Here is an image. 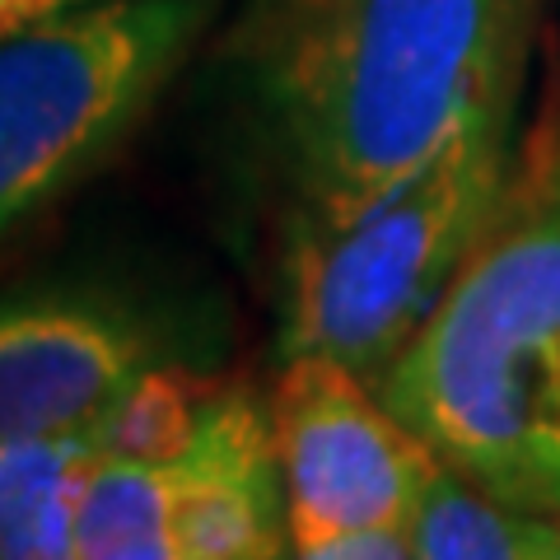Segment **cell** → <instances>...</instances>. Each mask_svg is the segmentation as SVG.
<instances>
[{"mask_svg":"<svg viewBox=\"0 0 560 560\" xmlns=\"http://www.w3.org/2000/svg\"><path fill=\"white\" fill-rule=\"evenodd\" d=\"M285 471L290 551L313 556L355 528H407L444 458L364 393V378L323 355L285 360L271 401Z\"/></svg>","mask_w":560,"mask_h":560,"instance_id":"8992f818","label":"cell"},{"mask_svg":"<svg viewBox=\"0 0 560 560\" xmlns=\"http://www.w3.org/2000/svg\"><path fill=\"white\" fill-rule=\"evenodd\" d=\"M168 467L178 560H267L290 551L285 471L271 407L220 378L191 444Z\"/></svg>","mask_w":560,"mask_h":560,"instance_id":"52a82bcc","label":"cell"},{"mask_svg":"<svg viewBox=\"0 0 560 560\" xmlns=\"http://www.w3.org/2000/svg\"><path fill=\"white\" fill-rule=\"evenodd\" d=\"M220 388L215 370L201 364H164L150 370L117 401V411L94 430V444L113 458L136 463H173L191 444L210 393Z\"/></svg>","mask_w":560,"mask_h":560,"instance_id":"8fae6325","label":"cell"},{"mask_svg":"<svg viewBox=\"0 0 560 560\" xmlns=\"http://www.w3.org/2000/svg\"><path fill=\"white\" fill-rule=\"evenodd\" d=\"M215 0H80L0 38V253L127 145Z\"/></svg>","mask_w":560,"mask_h":560,"instance_id":"277c9868","label":"cell"},{"mask_svg":"<svg viewBox=\"0 0 560 560\" xmlns=\"http://www.w3.org/2000/svg\"><path fill=\"white\" fill-rule=\"evenodd\" d=\"M94 463V440L0 444V560L75 556V510Z\"/></svg>","mask_w":560,"mask_h":560,"instance_id":"ba28073f","label":"cell"},{"mask_svg":"<svg viewBox=\"0 0 560 560\" xmlns=\"http://www.w3.org/2000/svg\"><path fill=\"white\" fill-rule=\"evenodd\" d=\"M510 131L514 113L467 117L355 220L276 253L280 360L323 355L378 388L510 197Z\"/></svg>","mask_w":560,"mask_h":560,"instance_id":"3957f363","label":"cell"},{"mask_svg":"<svg viewBox=\"0 0 560 560\" xmlns=\"http://www.w3.org/2000/svg\"><path fill=\"white\" fill-rule=\"evenodd\" d=\"M407 556H411L407 528H355L313 551V560H407Z\"/></svg>","mask_w":560,"mask_h":560,"instance_id":"7c38bea8","label":"cell"},{"mask_svg":"<svg viewBox=\"0 0 560 560\" xmlns=\"http://www.w3.org/2000/svg\"><path fill=\"white\" fill-rule=\"evenodd\" d=\"M70 5H80V0H0V38H10L24 24L47 20V14L70 10Z\"/></svg>","mask_w":560,"mask_h":560,"instance_id":"4fadbf2b","label":"cell"},{"mask_svg":"<svg viewBox=\"0 0 560 560\" xmlns=\"http://www.w3.org/2000/svg\"><path fill=\"white\" fill-rule=\"evenodd\" d=\"M224 308L145 271H57L0 294V444L94 440L150 370H215Z\"/></svg>","mask_w":560,"mask_h":560,"instance_id":"5b68a950","label":"cell"},{"mask_svg":"<svg viewBox=\"0 0 560 560\" xmlns=\"http://www.w3.org/2000/svg\"><path fill=\"white\" fill-rule=\"evenodd\" d=\"M80 560H178L173 537V477L164 463L113 458L98 448V463L84 481L75 510Z\"/></svg>","mask_w":560,"mask_h":560,"instance_id":"30bf717a","label":"cell"},{"mask_svg":"<svg viewBox=\"0 0 560 560\" xmlns=\"http://www.w3.org/2000/svg\"><path fill=\"white\" fill-rule=\"evenodd\" d=\"M411 556L425 560H560V523L504 504L448 463L420 490L407 518Z\"/></svg>","mask_w":560,"mask_h":560,"instance_id":"9c48e42d","label":"cell"},{"mask_svg":"<svg viewBox=\"0 0 560 560\" xmlns=\"http://www.w3.org/2000/svg\"><path fill=\"white\" fill-rule=\"evenodd\" d=\"M383 407L504 504L560 510V173H533L378 378Z\"/></svg>","mask_w":560,"mask_h":560,"instance_id":"7a4b0ae2","label":"cell"},{"mask_svg":"<svg viewBox=\"0 0 560 560\" xmlns=\"http://www.w3.org/2000/svg\"><path fill=\"white\" fill-rule=\"evenodd\" d=\"M537 0H243L206 70L238 210L341 230L481 113H514Z\"/></svg>","mask_w":560,"mask_h":560,"instance_id":"6da1fadb","label":"cell"}]
</instances>
